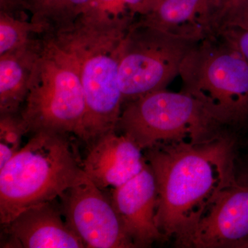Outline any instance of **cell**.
Returning a JSON list of instances; mask_svg holds the SVG:
<instances>
[{
  "instance_id": "17",
  "label": "cell",
  "mask_w": 248,
  "mask_h": 248,
  "mask_svg": "<svg viewBox=\"0 0 248 248\" xmlns=\"http://www.w3.org/2000/svg\"><path fill=\"white\" fill-rule=\"evenodd\" d=\"M28 133L20 113L0 115V169L21 149Z\"/></svg>"
},
{
  "instance_id": "21",
  "label": "cell",
  "mask_w": 248,
  "mask_h": 248,
  "mask_svg": "<svg viewBox=\"0 0 248 248\" xmlns=\"http://www.w3.org/2000/svg\"><path fill=\"white\" fill-rule=\"evenodd\" d=\"M233 1V0H210V7H211L212 12L220 7L222 5L226 4V3L230 2V1Z\"/></svg>"
},
{
  "instance_id": "1",
  "label": "cell",
  "mask_w": 248,
  "mask_h": 248,
  "mask_svg": "<svg viewBox=\"0 0 248 248\" xmlns=\"http://www.w3.org/2000/svg\"><path fill=\"white\" fill-rule=\"evenodd\" d=\"M235 138L226 130L203 143L169 142L146 150L158 192L156 223L166 240L192 248L202 217L236 180Z\"/></svg>"
},
{
  "instance_id": "9",
  "label": "cell",
  "mask_w": 248,
  "mask_h": 248,
  "mask_svg": "<svg viewBox=\"0 0 248 248\" xmlns=\"http://www.w3.org/2000/svg\"><path fill=\"white\" fill-rule=\"evenodd\" d=\"M192 248H248V185L223 189L197 227Z\"/></svg>"
},
{
  "instance_id": "16",
  "label": "cell",
  "mask_w": 248,
  "mask_h": 248,
  "mask_svg": "<svg viewBox=\"0 0 248 248\" xmlns=\"http://www.w3.org/2000/svg\"><path fill=\"white\" fill-rule=\"evenodd\" d=\"M29 14L31 22L46 32L70 27L87 9L91 0H18Z\"/></svg>"
},
{
  "instance_id": "12",
  "label": "cell",
  "mask_w": 248,
  "mask_h": 248,
  "mask_svg": "<svg viewBox=\"0 0 248 248\" xmlns=\"http://www.w3.org/2000/svg\"><path fill=\"white\" fill-rule=\"evenodd\" d=\"M54 201L24 210L4 226L10 236L8 246L22 248H82V240L62 218Z\"/></svg>"
},
{
  "instance_id": "18",
  "label": "cell",
  "mask_w": 248,
  "mask_h": 248,
  "mask_svg": "<svg viewBox=\"0 0 248 248\" xmlns=\"http://www.w3.org/2000/svg\"><path fill=\"white\" fill-rule=\"evenodd\" d=\"M146 0H91L84 14L98 17H135Z\"/></svg>"
},
{
  "instance_id": "20",
  "label": "cell",
  "mask_w": 248,
  "mask_h": 248,
  "mask_svg": "<svg viewBox=\"0 0 248 248\" xmlns=\"http://www.w3.org/2000/svg\"><path fill=\"white\" fill-rule=\"evenodd\" d=\"M211 34L226 41L248 63V28L231 26L217 27L211 31Z\"/></svg>"
},
{
  "instance_id": "19",
  "label": "cell",
  "mask_w": 248,
  "mask_h": 248,
  "mask_svg": "<svg viewBox=\"0 0 248 248\" xmlns=\"http://www.w3.org/2000/svg\"><path fill=\"white\" fill-rule=\"evenodd\" d=\"M228 26L248 28V0H233L214 11L211 30Z\"/></svg>"
},
{
  "instance_id": "14",
  "label": "cell",
  "mask_w": 248,
  "mask_h": 248,
  "mask_svg": "<svg viewBox=\"0 0 248 248\" xmlns=\"http://www.w3.org/2000/svg\"><path fill=\"white\" fill-rule=\"evenodd\" d=\"M42 35L0 55V115L20 112L42 47Z\"/></svg>"
},
{
  "instance_id": "2",
  "label": "cell",
  "mask_w": 248,
  "mask_h": 248,
  "mask_svg": "<svg viewBox=\"0 0 248 248\" xmlns=\"http://www.w3.org/2000/svg\"><path fill=\"white\" fill-rule=\"evenodd\" d=\"M135 20L83 14L70 27L48 33L78 63L86 107L80 140L89 144L117 130L124 106L119 77L121 45Z\"/></svg>"
},
{
  "instance_id": "4",
  "label": "cell",
  "mask_w": 248,
  "mask_h": 248,
  "mask_svg": "<svg viewBox=\"0 0 248 248\" xmlns=\"http://www.w3.org/2000/svg\"><path fill=\"white\" fill-rule=\"evenodd\" d=\"M20 113L28 133L50 132L81 138L85 100L74 58L46 33Z\"/></svg>"
},
{
  "instance_id": "6",
  "label": "cell",
  "mask_w": 248,
  "mask_h": 248,
  "mask_svg": "<svg viewBox=\"0 0 248 248\" xmlns=\"http://www.w3.org/2000/svg\"><path fill=\"white\" fill-rule=\"evenodd\" d=\"M183 91L198 98L227 126L248 122V63L226 41L208 35L183 62Z\"/></svg>"
},
{
  "instance_id": "15",
  "label": "cell",
  "mask_w": 248,
  "mask_h": 248,
  "mask_svg": "<svg viewBox=\"0 0 248 248\" xmlns=\"http://www.w3.org/2000/svg\"><path fill=\"white\" fill-rule=\"evenodd\" d=\"M28 11L18 0H0V55L27 45L47 32L31 22Z\"/></svg>"
},
{
  "instance_id": "5",
  "label": "cell",
  "mask_w": 248,
  "mask_h": 248,
  "mask_svg": "<svg viewBox=\"0 0 248 248\" xmlns=\"http://www.w3.org/2000/svg\"><path fill=\"white\" fill-rule=\"evenodd\" d=\"M227 127L190 93L162 89L125 103L116 131L143 151L169 142L203 143L224 133Z\"/></svg>"
},
{
  "instance_id": "11",
  "label": "cell",
  "mask_w": 248,
  "mask_h": 248,
  "mask_svg": "<svg viewBox=\"0 0 248 248\" xmlns=\"http://www.w3.org/2000/svg\"><path fill=\"white\" fill-rule=\"evenodd\" d=\"M89 145L81 162L83 171L102 190L123 185L147 164L141 148L128 137L116 131L99 137Z\"/></svg>"
},
{
  "instance_id": "7",
  "label": "cell",
  "mask_w": 248,
  "mask_h": 248,
  "mask_svg": "<svg viewBox=\"0 0 248 248\" xmlns=\"http://www.w3.org/2000/svg\"><path fill=\"white\" fill-rule=\"evenodd\" d=\"M205 37L174 33L135 20L121 45L119 77L124 104L166 89L186 57Z\"/></svg>"
},
{
  "instance_id": "3",
  "label": "cell",
  "mask_w": 248,
  "mask_h": 248,
  "mask_svg": "<svg viewBox=\"0 0 248 248\" xmlns=\"http://www.w3.org/2000/svg\"><path fill=\"white\" fill-rule=\"evenodd\" d=\"M67 134H32L0 169V222L3 226L24 210L60 197L82 174Z\"/></svg>"
},
{
  "instance_id": "13",
  "label": "cell",
  "mask_w": 248,
  "mask_h": 248,
  "mask_svg": "<svg viewBox=\"0 0 248 248\" xmlns=\"http://www.w3.org/2000/svg\"><path fill=\"white\" fill-rule=\"evenodd\" d=\"M138 15V22L174 33H210V0H146Z\"/></svg>"
},
{
  "instance_id": "8",
  "label": "cell",
  "mask_w": 248,
  "mask_h": 248,
  "mask_svg": "<svg viewBox=\"0 0 248 248\" xmlns=\"http://www.w3.org/2000/svg\"><path fill=\"white\" fill-rule=\"evenodd\" d=\"M60 198L64 219L86 248H135L112 201L84 172Z\"/></svg>"
},
{
  "instance_id": "10",
  "label": "cell",
  "mask_w": 248,
  "mask_h": 248,
  "mask_svg": "<svg viewBox=\"0 0 248 248\" xmlns=\"http://www.w3.org/2000/svg\"><path fill=\"white\" fill-rule=\"evenodd\" d=\"M111 201L135 248L151 247L155 242L166 240L156 223L157 186L148 162L138 174L114 188Z\"/></svg>"
},
{
  "instance_id": "22",
  "label": "cell",
  "mask_w": 248,
  "mask_h": 248,
  "mask_svg": "<svg viewBox=\"0 0 248 248\" xmlns=\"http://www.w3.org/2000/svg\"><path fill=\"white\" fill-rule=\"evenodd\" d=\"M236 179H237L238 182L248 185V164L243 172L238 177H236Z\"/></svg>"
}]
</instances>
